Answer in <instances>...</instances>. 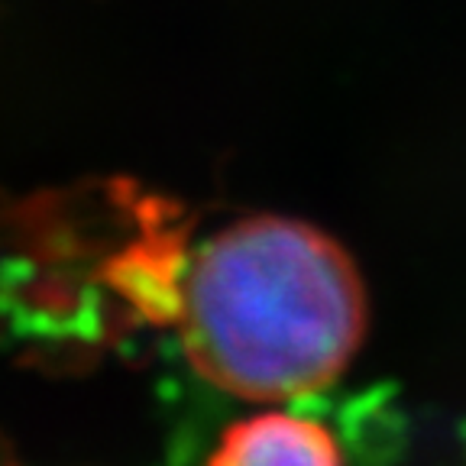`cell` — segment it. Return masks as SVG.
Wrapping results in <instances>:
<instances>
[{
  "label": "cell",
  "instance_id": "cell-1",
  "mask_svg": "<svg viewBox=\"0 0 466 466\" xmlns=\"http://www.w3.org/2000/svg\"><path fill=\"white\" fill-rule=\"evenodd\" d=\"M357 262L320 227L249 214L188 247L172 324L191 370L247 401L328 389L366 334Z\"/></svg>",
  "mask_w": 466,
  "mask_h": 466
},
{
  "label": "cell",
  "instance_id": "cell-2",
  "mask_svg": "<svg viewBox=\"0 0 466 466\" xmlns=\"http://www.w3.org/2000/svg\"><path fill=\"white\" fill-rule=\"evenodd\" d=\"M208 466H343L337 437L320 421L262 411L230 424Z\"/></svg>",
  "mask_w": 466,
  "mask_h": 466
}]
</instances>
